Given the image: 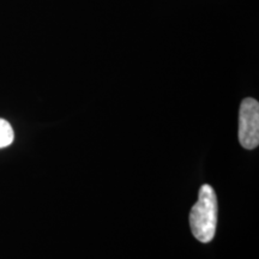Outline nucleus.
I'll return each mask as SVG.
<instances>
[{
  "instance_id": "nucleus-3",
  "label": "nucleus",
  "mask_w": 259,
  "mask_h": 259,
  "mask_svg": "<svg viewBox=\"0 0 259 259\" xmlns=\"http://www.w3.org/2000/svg\"><path fill=\"white\" fill-rule=\"evenodd\" d=\"M15 132L12 126L5 119L0 118V149L9 147L14 143Z\"/></svg>"
},
{
  "instance_id": "nucleus-2",
  "label": "nucleus",
  "mask_w": 259,
  "mask_h": 259,
  "mask_svg": "<svg viewBox=\"0 0 259 259\" xmlns=\"http://www.w3.org/2000/svg\"><path fill=\"white\" fill-rule=\"evenodd\" d=\"M239 141L245 149L252 150L259 144V103L247 97L239 112Z\"/></svg>"
},
{
  "instance_id": "nucleus-1",
  "label": "nucleus",
  "mask_w": 259,
  "mask_h": 259,
  "mask_svg": "<svg viewBox=\"0 0 259 259\" xmlns=\"http://www.w3.org/2000/svg\"><path fill=\"white\" fill-rule=\"evenodd\" d=\"M218 225V198L213 189L208 184L199 190V197L190 212V226L192 234L200 242L212 240Z\"/></svg>"
}]
</instances>
